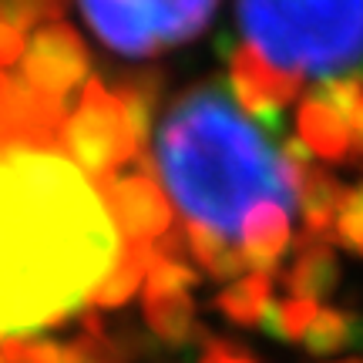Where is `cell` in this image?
I'll return each mask as SVG.
<instances>
[{"label":"cell","instance_id":"1","mask_svg":"<svg viewBox=\"0 0 363 363\" xmlns=\"http://www.w3.org/2000/svg\"><path fill=\"white\" fill-rule=\"evenodd\" d=\"M118 256L101 189L61 148L0 152V340L74 316Z\"/></svg>","mask_w":363,"mask_h":363},{"label":"cell","instance_id":"2","mask_svg":"<svg viewBox=\"0 0 363 363\" xmlns=\"http://www.w3.org/2000/svg\"><path fill=\"white\" fill-rule=\"evenodd\" d=\"M162 192L185 216L219 239L239 235L256 202L296 206L299 175L283 162L266 131L239 111L222 78L179 94L155 131V162Z\"/></svg>","mask_w":363,"mask_h":363},{"label":"cell","instance_id":"3","mask_svg":"<svg viewBox=\"0 0 363 363\" xmlns=\"http://www.w3.org/2000/svg\"><path fill=\"white\" fill-rule=\"evenodd\" d=\"M239 30L286 74H333L363 61V4H239Z\"/></svg>","mask_w":363,"mask_h":363},{"label":"cell","instance_id":"4","mask_svg":"<svg viewBox=\"0 0 363 363\" xmlns=\"http://www.w3.org/2000/svg\"><path fill=\"white\" fill-rule=\"evenodd\" d=\"M57 145L98 189L115 179L121 165L145 158V148L131 138L118 94L98 78H88V84L81 88L78 108L71 111V118H65Z\"/></svg>","mask_w":363,"mask_h":363},{"label":"cell","instance_id":"5","mask_svg":"<svg viewBox=\"0 0 363 363\" xmlns=\"http://www.w3.org/2000/svg\"><path fill=\"white\" fill-rule=\"evenodd\" d=\"M81 17L118 54L152 57L162 48L202 34L216 17L212 4H84Z\"/></svg>","mask_w":363,"mask_h":363},{"label":"cell","instance_id":"6","mask_svg":"<svg viewBox=\"0 0 363 363\" xmlns=\"http://www.w3.org/2000/svg\"><path fill=\"white\" fill-rule=\"evenodd\" d=\"M21 78L44 94L48 101L65 108V101L88 84V51L67 24L38 27L21 54Z\"/></svg>","mask_w":363,"mask_h":363},{"label":"cell","instance_id":"7","mask_svg":"<svg viewBox=\"0 0 363 363\" xmlns=\"http://www.w3.org/2000/svg\"><path fill=\"white\" fill-rule=\"evenodd\" d=\"M101 199L121 242L128 246L155 249L172 233V202L162 192V185L152 179V172H135V175H115L101 185Z\"/></svg>","mask_w":363,"mask_h":363},{"label":"cell","instance_id":"8","mask_svg":"<svg viewBox=\"0 0 363 363\" xmlns=\"http://www.w3.org/2000/svg\"><path fill=\"white\" fill-rule=\"evenodd\" d=\"M225 84H229V94L239 101V111L272 131H283V111L289 104H296L299 91H303L299 74L276 71L249 44L229 54V81Z\"/></svg>","mask_w":363,"mask_h":363},{"label":"cell","instance_id":"9","mask_svg":"<svg viewBox=\"0 0 363 363\" xmlns=\"http://www.w3.org/2000/svg\"><path fill=\"white\" fill-rule=\"evenodd\" d=\"M293 246L289 233V212L276 202H256L246 212V219L239 225V252L246 269L272 276L276 262L283 259V252Z\"/></svg>","mask_w":363,"mask_h":363},{"label":"cell","instance_id":"10","mask_svg":"<svg viewBox=\"0 0 363 363\" xmlns=\"http://www.w3.org/2000/svg\"><path fill=\"white\" fill-rule=\"evenodd\" d=\"M330 242L333 239H320V235L306 233L296 235V242H293L296 259L283 272V286L289 289V296L310 299V303L333 296V289L340 286V262Z\"/></svg>","mask_w":363,"mask_h":363},{"label":"cell","instance_id":"11","mask_svg":"<svg viewBox=\"0 0 363 363\" xmlns=\"http://www.w3.org/2000/svg\"><path fill=\"white\" fill-rule=\"evenodd\" d=\"M296 138L310 155L323 158L326 165H350V128L326 104L303 98L296 108Z\"/></svg>","mask_w":363,"mask_h":363},{"label":"cell","instance_id":"12","mask_svg":"<svg viewBox=\"0 0 363 363\" xmlns=\"http://www.w3.org/2000/svg\"><path fill=\"white\" fill-rule=\"evenodd\" d=\"M343 195H347V185H343L337 175H330L326 169L310 165V169L303 172V175H299V189H296V206H299V216H303V233L330 239L333 219H337Z\"/></svg>","mask_w":363,"mask_h":363},{"label":"cell","instance_id":"13","mask_svg":"<svg viewBox=\"0 0 363 363\" xmlns=\"http://www.w3.org/2000/svg\"><path fill=\"white\" fill-rule=\"evenodd\" d=\"M145 320L158 337L182 347L202 340V330L195 323V303L189 293H165V296H145Z\"/></svg>","mask_w":363,"mask_h":363},{"label":"cell","instance_id":"14","mask_svg":"<svg viewBox=\"0 0 363 363\" xmlns=\"http://www.w3.org/2000/svg\"><path fill=\"white\" fill-rule=\"evenodd\" d=\"M272 276H259V272H249L242 279H235L233 286H225L219 296H216V310L233 320L235 326H259L262 313L269 310L272 303Z\"/></svg>","mask_w":363,"mask_h":363},{"label":"cell","instance_id":"15","mask_svg":"<svg viewBox=\"0 0 363 363\" xmlns=\"http://www.w3.org/2000/svg\"><path fill=\"white\" fill-rule=\"evenodd\" d=\"M152 259H155V249L121 242V256L111 266L108 279L98 286V293H94L91 303L94 306H121V303H128L138 293V286L145 283V272H148Z\"/></svg>","mask_w":363,"mask_h":363},{"label":"cell","instance_id":"16","mask_svg":"<svg viewBox=\"0 0 363 363\" xmlns=\"http://www.w3.org/2000/svg\"><path fill=\"white\" fill-rule=\"evenodd\" d=\"M316 313H320V306L310 303V299H296V296L272 299L269 310L262 313L259 326L272 340H279V343H296V340H303V333L310 330Z\"/></svg>","mask_w":363,"mask_h":363},{"label":"cell","instance_id":"17","mask_svg":"<svg viewBox=\"0 0 363 363\" xmlns=\"http://www.w3.org/2000/svg\"><path fill=\"white\" fill-rule=\"evenodd\" d=\"M353 320L350 313L343 310H320L313 316L310 330L303 333V347L313 357H330L340 353L343 347H353Z\"/></svg>","mask_w":363,"mask_h":363},{"label":"cell","instance_id":"18","mask_svg":"<svg viewBox=\"0 0 363 363\" xmlns=\"http://www.w3.org/2000/svg\"><path fill=\"white\" fill-rule=\"evenodd\" d=\"M199 283V272L185 259H165L155 256L145 272V296H165V293H189Z\"/></svg>","mask_w":363,"mask_h":363},{"label":"cell","instance_id":"19","mask_svg":"<svg viewBox=\"0 0 363 363\" xmlns=\"http://www.w3.org/2000/svg\"><path fill=\"white\" fill-rule=\"evenodd\" d=\"M360 94H363V78L360 74H333V78L316 81L306 98L326 104V108L337 111L343 121H350L353 108H357V101H360Z\"/></svg>","mask_w":363,"mask_h":363},{"label":"cell","instance_id":"20","mask_svg":"<svg viewBox=\"0 0 363 363\" xmlns=\"http://www.w3.org/2000/svg\"><path fill=\"white\" fill-rule=\"evenodd\" d=\"M333 242H340L363 259V182L347 189L343 202H340V212L333 219Z\"/></svg>","mask_w":363,"mask_h":363},{"label":"cell","instance_id":"21","mask_svg":"<svg viewBox=\"0 0 363 363\" xmlns=\"http://www.w3.org/2000/svg\"><path fill=\"white\" fill-rule=\"evenodd\" d=\"M202 363H259L252 353H246L242 347H235L229 340H208Z\"/></svg>","mask_w":363,"mask_h":363},{"label":"cell","instance_id":"22","mask_svg":"<svg viewBox=\"0 0 363 363\" xmlns=\"http://www.w3.org/2000/svg\"><path fill=\"white\" fill-rule=\"evenodd\" d=\"M347 128H350V155L363 158V94H360V101H357V108H353Z\"/></svg>","mask_w":363,"mask_h":363},{"label":"cell","instance_id":"23","mask_svg":"<svg viewBox=\"0 0 363 363\" xmlns=\"http://www.w3.org/2000/svg\"><path fill=\"white\" fill-rule=\"evenodd\" d=\"M340 363H363V360H340Z\"/></svg>","mask_w":363,"mask_h":363}]
</instances>
